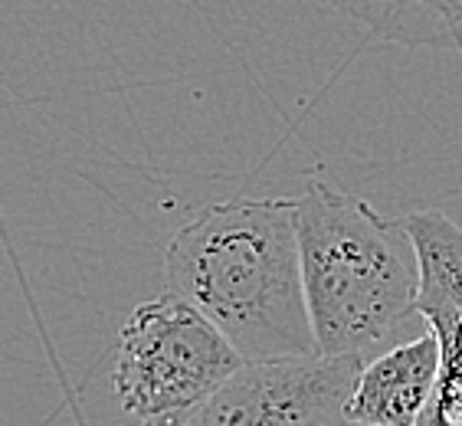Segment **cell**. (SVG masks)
I'll return each instance as SVG.
<instances>
[{
	"instance_id": "277c9868",
	"label": "cell",
	"mask_w": 462,
	"mask_h": 426,
	"mask_svg": "<svg viewBox=\"0 0 462 426\" xmlns=\"http://www.w3.org/2000/svg\"><path fill=\"white\" fill-rule=\"evenodd\" d=\"M365 357L299 355L243 361L194 407L142 426H338Z\"/></svg>"
},
{
	"instance_id": "5b68a950",
	"label": "cell",
	"mask_w": 462,
	"mask_h": 426,
	"mask_svg": "<svg viewBox=\"0 0 462 426\" xmlns=\"http://www.w3.org/2000/svg\"><path fill=\"white\" fill-rule=\"evenodd\" d=\"M439 377V341L433 331L377 351L361 365L347 397V420L374 426H417Z\"/></svg>"
},
{
	"instance_id": "7a4b0ae2",
	"label": "cell",
	"mask_w": 462,
	"mask_h": 426,
	"mask_svg": "<svg viewBox=\"0 0 462 426\" xmlns=\"http://www.w3.org/2000/svg\"><path fill=\"white\" fill-rule=\"evenodd\" d=\"M295 233L315 351L367 361L417 315L407 227L311 174L295 197Z\"/></svg>"
},
{
	"instance_id": "ba28073f",
	"label": "cell",
	"mask_w": 462,
	"mask_h": 426,
	"mask_svg": "<svg viewBox=\"0 0 462 426\" xmlns=\"http://www.w3.org/2000/svg\"><path fill=\"white\" fill-rule=\"evenodd\" d=\"M338 426H374V423H357V420H345V423H338Z\"/></svg>"
},
{
	"instance_id": "52a82bcc",
	"label": "cell",
	"mask_w": 462,
	"mask_h": 426,
	"mask_svg": "<svg viewBox=\"0 0 462 426\" xmlns=\"http://www.w3.org/2000/svg\"><path fill=\"white\" fill-rule=\"evenodd\" d=\"M374 40L401 46H449L462 53V0H328Z\"/></svg>"
},
{
	"instance_id": "3957f363",
	"label": "cell",
	"mask_w": 462,
	"mask_h": 426,
	"mask_svg": "<svg viewBox=\"0 0 462 426\" xmlns=\"http://www.w3.org/2000/svg\"><path fill=\"white\" fill-rule=\"evenodd\" d=\"M240 365L243 355L214 321L164 292L138 302L125 319L112 387L125 413L148 423L194 407Z\"/></svg>"
},
{
	"instance_id": "6da1fadb",
	"label": "cell",
	"mask_w": 462,
	"mask_h": 426,
	"mask_svg": "<svg viewBox=\"0 0 462 426\" xmlns=\"http://www.w3.org/2000/svg\"><path fill=\"white\" fill-rule=\"evenodd\" d=\"M164 282L214 321L243 361L315 355L292 197L200 210L171 236Z\"/></svg>"
},
{
	"instance_id": "8992f818",
	"label": "cell",
	"mask_w": 462,
	"mask_h": 426,
	"mask_svg": "<svg viewBox=\"0 0 462 426\" xmlns=\"http://www.w3.org/2000/svg\"><path fill=\"white\" fill-rule=\"evenodd\" d=\"M403 227L417 249V315L446 335L462 321V227L439 210H413Z\"/></svg>"
}]
</instances>
